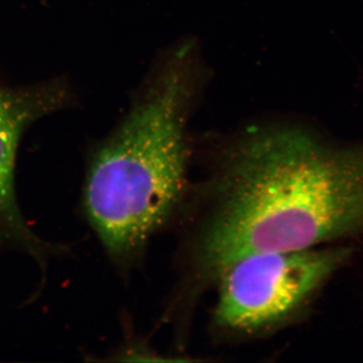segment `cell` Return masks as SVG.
I'll return each instance as SVG.
<instances>
[{
	"mask_svg": "<svg viewBox=\"0 0 363 363\" xmlns=\"http://www.w3.org/2000/svg\"><path fill=\"white\" fill-rule=\"evenodd\" d=\"M205 76L194 40L169 48L123 121L90 152L83 210L112 259L138 255L178 206L187 178L189 119Z\"/></svg>",
	"mask_w": 363,
	"mask_h": 363,
	"instance_id": "7a4b0ae2",
	"label": "cell"
},
{
	"mask_svg": "<svg viewBox=\"0 0 363 363\" xmlns=\"http://www.w3.org/2000/svg\"><path fill=\"white\" fill-rule=\"evenodd\" d=\"M197 248L203 276L262 252L335 245L363 210V174L335 145L292 128L252 126L229 143Z\"/></svg>",
	"mask_w": 363,
	"mask_h": 363,
	"instance_id": "6da1fadb",
	"label": "cell"
},
{
	"mask_svg": "<svg viewBox=\"0 0 363 363\" xmlns=\"http://www.w3.org/2000/svg\"><path fill=\"white\" fill-rule=\"evenodd\" d=\"M351 255L345 245L257 253L216 277L217 326L238 335L272 330L301 309Z\"/></svg>",
	"mask_w": 363,
	"mask_h": 363,
	"instance_id": "3957f363",
	"label": "cell"
},
{
	"mask_svg": "<svg viewBox=\"0 0 363 363\" xmlns=\"http://www.w3.org/2000/svg\"><path fill=\"white\" fill-rule=\"evenodd\" d=\"M77 105L66 76L28 85L0 81V250L16 248L39 259L49 245L40 240L21 213L16 199V168L21 138L40 119Z\"/></svg>",
	"mask_w": 363,
	"mask_h": 363,
	"instance_id": "277c9868",
	"label": "cell"
}]
</instances>
